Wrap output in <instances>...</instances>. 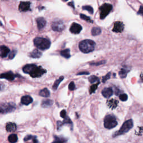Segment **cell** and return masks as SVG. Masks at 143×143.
Wrapping results in <instances>:
<instances>
[{
  "label": "cell",
  "instance_id": "obj_28",
  "mask_svg": "<svg viewBox=\"0 0 143 143\" xmlns=\"http://www.w3.org/2000/svg\"><path fill=\"white\" fill-rule=\"evenodd\" d=\"M80 18H81L82 19H83V20H85L87 22H89V23H93V21L91 20V18H89V17L87 16L84 14L80 15Z\"/></svg>",
  "mask_w": 143,
  "mask_h": 143
},
{
  "label": "cell",
  "instance_id": "obj_8",
  "mask_svg": "<svg viewBox=\"0 0 143 143\" xmlns=\"http://www.w3.org/2000/svg\"><path fill=\"white\" fill-rule=\"evenodd\" d=\"M65 25L63 21L60 20H57L53 21L52 24V29L55 31H62L65 29Z\"/></svg>",
  "mask_w": 143,
  "mask_h": 143
},
{
  "label": "cell",
  "instance_id": "obj_27",
  "mask_svg": "<svg viewBox=\"0 0 143 143\" xmlns=\"http://www.w3.org/2000/svg\"><path fill=\"white\" fill-rule=\"evenodd\" d=\"M18 138L16 134H11L8 137V140L10 143H15L18 141Z\"/></svg>",
  "mask_w": 143,
  "mask_h": 143
},
{
  "label": "cell",
  "instance_id": "obj_32",
  "mask_svg": "<svg viewBox=\"0 0 143 143\" xmlns=\"http://www.w3.org/2000/svg\"><path fill=\"white\" fill-rule=\"evenodd\" d=\"M89 81L91 83H94L96 82H99V79L97 77L95 76H92L89 78Z\"/></svg>",
  "mask_w": 143,
  "mask_h": 143
},
{
  "label": "cell",
  "instance_id": "obj_3",
  "mask_svg": "<svg viewBox=\"0 0 143 143\" xmlns=\"http://www.w3.org/2000/svg\"><path fill=\"white\" fill-rule=\"evenodd\" d=\"M34 44L36 47L40 50H44L49 49L50 47V41L47 38L37 37L34 39Z\"/></svg>",
  "mask_w": 143,
  "mask_h": 143
},
{
  "label": "cell",
  "instance_id": "obj_43",
  "mask_svg": "<svg viewBox=\"0 0 143 143\" xmlns=\"http://www.w3.org/2000/svg\"><path fill=\"white\" fill-rule=\"evenodd\" d=\"M63 1H64V2H66V1H67L68 0H62Z\"/></svg>",
  "mask_w": 143,
  "mask_h": 143
},
{
  "label": "cell",
  "instance_id": "obj_41",
  "mask_svg": "<svg viewBox=\"0 0 143 143\" xmlns=\"http://www.w3.org/2000/svg\"><path fill=\"white\" fill-rule=\"evenodd\" d=\"M105 63V61H101V62H98V63H91V65H100V64H104Z\"/></svg>",
  "mask_w": 143,
  "mask_h": 143
},
{
  "label": "cell",
  "instance_id": "obj_21",
  "mask_svg": "<svg viewBox=\"0 0 143 143\" xmlns=\"http://www.w3.org/2000/svg\"><path fill=\"white\" fill-rule=\"evenodd\" d=\"M53 104V102L50 100H43L42 103V106L44 108H47L52 106Z\"/></svg>",
  "mask_w": 143,
  "mask_h": 143
},
{
  "label": "cell",
  "instance_id": "obj_42",
  "mask_svg": "<svg viewBox=\"0 0 143 143\" xmlns=\"http://www.w3.org/2000/svg\"><path fill=\"white\" fill-rule=\"evenodd\" d=\"M89 73L88 72H80L79 73L77 74V75H84V74H86V75H88Z\"/></svg>",
  "mask_w": 143,
  "mask_h": 143
},
{
  "label": "cell",
  "instance_id": "obj_18",
  "mask_svg": "<svg viewBox=\"0 0 143 143\" xmlns=\"http://www.w3.org/2000/svg\"><path fill=\"white\" fill-rule=\"evenodd\" d=\"M118 103V102L117 100H114V99H112V100H110L107 102V104L108 107L112 109H114L117 107Z\"/></svg>",
  "mask_w": 143,
  "mask_h": 143
},
{
  "label": "cell",
  "instance_id": "obj_12",
  "mask_svg": "<svg viewBox=\"0 0 143 143\" xmlns=\"http://www.w3.org/2000/svg\"><path fill=\"white\" fill-rule=\"evenodd\" d=\"M16 75H15L13 72L10 71L6 73H4L1 74V79H6L9 81H12L15 79Z\"/></svg>",
  "mask_w": 143,
  "mask_h": 143
},
{
  "label": "cell",
  "instance_id": "obj_7",
  "mask_svg": "<svg viewBox=\"0 0 143 143\" xmlns=\"http://www.w3.org/2000/svg\"><path fill=\"white\" fill-rule=\"evenodd\" d=\"M16 108L15 104L13 103H2L1 105V112L9 113L14 111Z\"/></svg>",
  "mask_w": 143,
  "mask_h": 143
},
{
  "label": "cell",
  "instance_id": "obj_23",
  "mask_svg": "<svg viewBox=\"0 0 143 143\" xmlns=\"http://www.w3.org/2000/svg\"><path fill=\"white\" fill-rule=\"evenodd\" d=\"M50 92L47 88H44L42 89L39 92V95L43 97H48L50 96Z\"/></svg>",
  "mask_w": 143,
  "mask_h": 143
},
{
  "label": "cell",
  "instance_id": "obj_19",
  "mask_svg": "<svg viewBox=\"0 0 143 143\" xmlns=\"http://www.w3.org/2000/svg\"><path fill=\"white\" fill-rule=\"evenodd\" d=\"M42 55V53L38 49H34L30 54V57L33 58H39Z\"/></svg>",
  "mask_w": 143,
  "mask_h": 143
},
{
  "label": "cell",
  "instance_id": "obj_17",
  "mask_svg": "<svg viewBox=\"0 0 143 143\" xmlns=\"http://www.w3.org/2000/svg\"><path fill=\"white\" fill-rule=\"evenodd\" d=\"M6 130L7 132H14L16 130V125L15 123L9 122L6 126Z\"/></svg>",
  "mask_w": 143,
  "mask_h": 143
},
{
  "label": "cell",
  "instance_id": "obj_14",
  "mask_svg": "<svg viewBox=\"0 0 143 143\" xmlns=\"http://www.w3.org/2000/svg\"><path fill=\"white\" fill-rule=\"evenodd\" d=\"M36 23H37V26L38 29L40 30L45 27L46 25V22L45 19L43 18H38L36 19Z\"/></svg>",
  "mask_w": 143,
  "mask_h": 143
},
{
  "label": "cell",
  "instance_id": "obj_30",
  "mask_svg": "<svg viewBox=\"0 0 143 143\" xmlns=\"http://www.w3.org/2000/svg\"><path fill=\"white\" fill-rule=\"evenodd\" d=\"M64 121H63V125H70L72 126H73L72 121L71 120V119L68 117H66L65 118H64Z\"/></svg>",
  "mask_w": 143,
  "mask_h": 143
},
{
  "label": "cell",
  "instance_id": "obj_36",
  "mask_svg": "<svg viewBox=\"0 0 143 143\" xmlns=\"http://www.w3.org/2000/svg\"><path fill=\"white\" fill-rule=\"evenodd\" d=\"M69 89L70 91H74L75 89H76V86H75V84L73 82H71L70 84H69L68 86Z\"/></svg>",
  "mask_w": 143,
  "mask_h": 143
},
{
  "label": "cell",
  "instance_id": "obj_25",
  "mask_svg": "<svg viewBox=\"0 0 143 143\" xmlns=\"http://www.w3.org/2000/svg\"><path fill=\"white\" fill-rule=\"evenodd\" d=\"M60 55L62 57H63L65 58H69L71 57V53H70V49H65L64 50H62L60 52Z\"/></svg>",
  "mask_w": 143,
  "mask_h": 143
},
{
  "label": "cell",
  "instance_id": "obj_40",
  "mask_svg": "<svg viewBox=\"0 0 143 143\" xmlns=\"http://www.w3.org/2000/svg\"><path fill=\"white\" fill-rule=\"evenodd\" d=\"M63 125V122L61 121H58L57 122V127H58V130H59V129Z\"/></svg>",
  "mask_w": 143,
  "mask_h": 143
},
{
  "label": "cell",
  "instance_id": "obj_11",
  "mask_svg": "<svg viewBox=\"0 0 143 143\" xmlns=\"http://www.w3.org/2000/svg\"><path fill=\"white\" fill-rule=\"evenodd\" d=\"M30 7V2H21L19 6V10L21 12H24L29 10Z\"/></svg>",
  "mask_w": 143,
  "mask_h": 143
},
{
  "label": "cell",
  "instance_id": "obj_24",
  "mask_svg": "<svg viewBox=\"0 0 143 143\" xmlns=\"http://www.w3.org/2000/svg\"><path fill=\"white\" fill-rule=\"evenodd\" d=\"M63 79H64V77L61 76L59 78H58L57 80L55 81L54 84H53V90H54V91L57 90L58 88V86H59V85L60 83V82H61Z\"/></svg>",
  "mask_w": 143,
  "mask_h": 143
},
{
  "label": "cell",
  "instance_id": "obj_9",
  "mask_svg": "<svg viewBox=\"0 0 143 143\" xmlns=\"http://www.w3.org/2000/svg\"><path fill=\"white\" fill-rule=\"evenodd\" d=\"M124 30V24L122 22L116 21L114 23L112 31L115 33H122Z\"/></svg>",
  "mask_w": 143,
  "mask_h": 143
},
{
  "label": "cell",
  "instance_id": "obj_15",
  "mask_svg": "<svg viewBox=\"0 0 143 143\" xmlns=\"http://www.w3.org/2000/svg\"><path fill=\"white\" fill-rule=\"evenodd\" d=\"M33 101V98L30 96H24L21 99V102L23 105H28Z\"/></svg>",
  "mask_w": 143,
  "mask_h": 143
},
{
  "label": "cell",
  "instance_id": "obj_5",
  "mask_svg": "<svg viewBox=\"0 0 143 143\" xmlns=\"http://www.w3.org/2000/svg\"><path fill=\"white\" fill-rule=\"evenodd\" d=\"M118 125L115 116L108 115L106 116L104 120V126L107 129H112Z\"/></svg>",
  "mask_w": 143,
  "mask_h": 143
},
{
  "label": "cell",
  "instance_id": "obj_2",
  "mask_svg": "<svg viewBox=\"0 0 143 143\" xmlns=\"http://www.w3.org/2000/svg\"><path fill=\"white\" fill-rule=\"evenodd\" d=\"M96 47V43L93 40L86 39L79 43V48L82 52L89 53L93 52Z\"/></svg>",
  "mask_w": 143,
  "mask_h": 143
},
{
  "label": "cell",
  "instance_id": "obj_10",
  "mask_svg": "<svg viewBox=\"0 0 143 143\" xmlns=\"http://www.w3.org/2000/svg\"><path fill=\"white\" fill-rule=\"evenodd\" d=\"M82 30V26L76 23H73L71 26V28H70V31L72 34H78L80 33Z\"/></svg>",
  "mask_w": 143,
  "mask_h": 143
},
{
  "label": "cell",
  "instance_id": "obj_22",
  "mask_svg": "<svg viewBox=\"0 0 143 143\" xmlns=\"http://www.w3.org/2000/svg\"><path fill=\"white\" fill-rule=\"evenodd\" d=\"M67 139L63 137L54 136V140L52 143H66Z\"/></svg>",
  "mask_w": 143,
  "mask_h": 143
},
{
  "label": "cell",
  "instance_id": "obj_4",
  "mask_svg": "<svg viewBox=\"0 0 143 143\" xmlns=\"http://www.w3.org/2000/svg\"><path fill=\"white\" fill-rule=\"evenodd\" d=\"M134 126V123H133L132 120L130 119L129 120H127L126 121H125L123 123L121 127L120 128V129L117 132L115 133L114 135V137L118 136V135H123L124 134H126L127 132H129V131L132 129Z\"/></svg>",
  "mask_w": 143,
  "mask_h": 143
},
{
  "label": "cell",
  "instance_id": "obj_29",
  "mask_svg": "<svg viewBox=\"0 0 143 143\" xmlns=\"http://www.w3.org/2000/svg\"><path fill=\"white\" fill-rule=\"evenodd\" d=\"M99 83H99V82H98V83H97V84H94L93 85L91 86L90 89H89V93H90V94L93 93L94 92L96 91V89H97V86L99 84Z\"/></svg>",
  "mask_w": 143,
  "mask_h": 143
},
{
  "label": "cell",
  "instance_id": "obj_39",
  "mask_svg": "<svg viewBox=\"0 0 143 143\" xmlns=\"http://www.w3.org/2000/svg\"><path fill=\"white\" fill-rule=\"evenodd\" d=\"M138 15H141L143 16V6H140L139 11L137 12Z\"/></svg>",
  "mask_w": 143,
  "mask_h": 143
},
{
  "label": "cell",
  "instance_id": "obj_1",
  "mask_svg": "<svg viewBox=\"0 0 143 143\" xmlns=\"http://www.w3.org/2000/svg\"><path fill=\"white\" fill-rule=\"evenodd\" d=\"M23 71L25 73L29 74L32 78H39L45 74L47 71L42 67H38L34 64H27L23 68Z\"/></svg>",
  "mask_w": 143,
  "mask_h": 143
},
{
  "label": "cell",
  "instance_id": "obj_13",
  "mask_svg": "<svg viewBox=\"0 0 143 143\" xmlns=\"http://www.w3.org/2000/svg\"><path fill=\"white\" fill-rule=\"evenodd\" d=\"M102 94L105 98H109L113 95V91L111 88H105L102 91Z\"/></svg>",
  "mask_w": 143,
  "mask_h": 143
},
{
  "label": "cell",
  "instance_id": "obj_16",
  "mask_svg": "<svg viewBox=\"0 0 143 143\" xmlns=\"http://www.w3.org/2000/svg\"><path fill=\"white\" fill-rule=\"evenodd\" d=\"M0 50H1V58H5L7 56L10 51L9 48L5 45H1V48H0Z\"/></svg>",
  "mask_w": 143,
  "mask_h": 143
},
{
  "label": "cell",
  "instance_id": "obj_31",
  "mask_svg": "<svg viewBox=\"0 0 143 143\" xmlns=\"http://www.w3.org/2000/svg\"><path fill=\"white\" fill-rule=\"evenodd\" d=\"M82 9H83V10H85L88 11L91 14H93V9L92 8V7H91V6H89V5L84 6L82 7Z\"/></svg>",
  "mask_w": 143,
  "mask_h": 143
},
{
  "label": "cell",
  "instance_id": "obj_35",
  "mask_svg": "<svg viewBox=\"0 0 143 143\" xmlns=\"http://www.w3.org/2000/svg\"><path fill=\"white\" fill-rule=\"evenodd\" d=\"M36 136H32V135H27L25 137H24V141H28L30 140H33L34 138H35Z\"/></svg>",
  "mask_w": 143,
  "mask_h": 143
},
{
  "label": "cell",
  "instance_id": "obj_38",
  "mask_svg": "<svg viewBox=\"0 0 143 143\" xmlns=\"http://www.w3.org/2000/svg\"><path fill=\"white\" fill-rule=\"evenodd\" d=\"M66 111L63 110H62L61 112H60V117H62V118H65V117H67V116H66Z\"/></svg>",
  "mask_w": 143,
  "mask_h": 143
},
{
  "label": "cell",
  "instance_id": "obj_33",
  "mask_svg": "<svg viewBox=\"0 0 143 143\" xmlns=\"http://www.w3.org/2000/svg\"><path fill=\"white\" fill-rule=\"evenodd\" d=\"M119 98L121 101L125 102V101H126L127 100L128 96L126 94L123 93V94H120V96H119Z\"/></svg>",
  "mask_w": 143,
  "mask_h": 143
},
{
  "label": "cell",
  "instance_id": "obj_34",
  "mask_svg": "<svg viewBox=\"0 0 143 143\" xmlns=\"http://www.w3.org/2000/svg\"><path fill=\"white\" fill-rule=\"evenodd\" d=\"M17 53V51L16 50H13L11 52H10L9 55V58L10 59H13Z\"/></svg>",
  "mask_w": 143,
  "mask_h": 143
},
{
  "label": "cell",
  "instance_id": "obj_37",
  "mask_svg": "<svg viewBox=\"0 0 143 143\" xmlns=\"http://www.w3.org/2000/svg\"><path fill=\"white\" fill-rule=\"evenodd\" d=\"M110 77H111V73H108L107 74H106L105 77H103L102 82L103 83H105L106 81H107L108 79L110 78Z\"/></svg>",
  "mask_w": 143,
  "mask_h": 143
},
{
  "label": "cell",
  "instance_id": "obj_26",
  "mask_svg": "<svg viewBox=\"0 0 143 143\" xmlns=\"http://www.w3.org/2000/svg\"><path fill=\"white\" fill-rule=\"evenodd\" d=\"M101 33V29L100 28L94 27L91 30V34L93 36L99 35Z\"/></svg>",
  "mask_w": 143,
  "mask_h": 143
},
{
  "label": "cell",
  "instance_id": "obj_20",
  "mask_svg": "<svg viewBox=\"0 0 143 143\" xmlns=\"http://www.w3.org/2000/svg\"><path fill=\"white\" fill-rule=\"evenodd\" d=\"M130 71V69L128 68H122L121 69V71L119 72V76L121 78H125L126 77L127 74L128 73V72Z\"/></svg>",
  "mask_w": 143,
  "mask_h": 143
},
{
  "label": "cell",
  "instance_id": "obj_6",
  "mask_svg": "<svg viewBox=\"0 0 143 143\" xmlns=\"http://www.w3.org/2000/svg\"><path fill=\"white\" fill-rule=\"evenodd\" d=\"M113 6L111 4H105L100 6V18L101 19H104L108 15L110 14L111 10H112Z\"/></svg>",
  "mask_w": 143,
  "mask_h": 143
}]
</instances>
